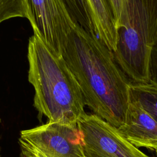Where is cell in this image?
<instances>
[{
	"mask_svg": "<svg viewBox=\"0 0 157 157\" xmlns=\"http://www.w3.org/2000/svg\"><path fill=\"white\" fill-rule=\"evenodd\" d=\"M62 57L80 87L85 105L117 129L121 127L130 102L131 82L113 52L77 22Z\"/></svg>",
	"mask_w": 157,
	"mask_h": 157,
	"instance_id": "1",
	"label": "cell"
},
{
	"mask_svg": "<svg viewBox=\"0 0 157 157\" xmlns=\"http://www.w3.org/2000/svg\"><path fill=\"white\" fill-rule=\"evenodd\" d=\"M29 82L33 86V105L49 121L72 124L83 117L85 101L80 87L61 56L33 30L28 40Z\"/></svg>",
	"mask_w": 157,
	"mask_h": 157,
	"instance_id": "2",
	"label": "cell"
},
{
	"mask_svg": "<svg viewBox=\"0 0 157 157\" xmlns=\"http://www.w3.org/2000/svg\"><path fill=\"white\" fill-rule=\"evenodd\" d=\"M157 44V0H124L115 59L131 82L150 83V61Z\"/></svg>",
	"mask_w": 157,
	"mask_h": 157,
	"instance_id": "3",
	"label": "cell"
},
{
	"mask_svg": "<svg viewBox=\"0 0 157 157\" xmlns=\"http://www.w3.org/2000/svg\"><path fill=\"white\" fill-rule=\"evenodd\" d=\"M26 18L46 44L62 56L64 45L77 23L64 0H23Z\"/></svg>",
	"mask_w": 157,
	"mask_h": 157,
	"instance_id": "4",
	"label": "cell"
},
{
	"mask_svg": "<svg viewBox=\"0 0 157 157\" xmlns=\"http://www.w3.org/2000/svg\"><path fill=\"white\" fill-rule=\"evenodd\" d=\"M19 140L47 157H85L82 134L77 123L48 121L21 131Z\"/></svg>",
	"mask_w": 157,
	"mask_h": 157,
	"instance_id": "5",
	"label": "cell"
},
{
	"mask_svg": "<svg viewBox=\"0 0 157 157\" xmlns=\"http://www.w3.org/2000/svg\"><path fill=\"white\" fill-rule=\"evenodd\" d=\"M82 134L85 157H150L94 114H85L77 123Z\"/></svg>",
	"mask_w": 157,
	"mask_h": 157,
	"instance_id": "6",
	"label": "cell"
},
{
	"mask_svg": "<svg viewBox=\"0 0 157 157\" xmlns=\"http://www.w3.org/2000/svg\"><path fill=\"white\" fill-rule=\"evenodd\" d=\"M117 130L121 136L131 144L157 139V121L139 102L131 97L124 123Z\"/></svg>",
	"mask_w": 157,
	"mask_h": 157,
	"instance_id": "7",
	"label": "cell"
},
{
	"mask_svg": "<svg viewBox=\"0 0 157 157\" xmlns=\"http://www.w3.org/2000/svg\"><path fill=\"white\" fill-rule=\"evenodd\" d=\"M96 36L112 52L117 44V29L108 0H84Z\"/></svg>",
	"mask_w": 157,
	"mask_h": 157,
	"instance_id": "8",
	"label": "cell"
},
{
	"mask_svg": "<svg viewBox=\"0 0 157 157\" xmlns=\"http://www.w3.org/2000/svg\"><path fill=\"white\" fill-rule=\"evenodd\" d=\"M130 97L137 101L157 121V88L152 84L131 82Z\"/></svg>",
	"mask_w": 157,
	"mask_h": 157,
	"instance_id": "9",
	"label": "cell"
},
{
	"mask_svg": "<svg viewBox=\"0 0 157 157\" xmlns=\"http://www.w3.org/2000/svg\"><path fill=\"white\" fill-rule=\"evenodd\" d=\"M72 16L75 20L85 29L94 34L84 0H64Z\"/></svg>",
	"mask_w": 157,
	"mask_h": 157,
	"instance_id": "10",
	"label": "cell"
},
{
	"mask_svg": "<svg viewBox=\"0 0 157 157\" xmlns=\"http://www.w3.org/2000/svg\"><path fill=\"white\" fill-rule=\"evenodd\" d=\"M16 17L26 18L23 0H0V23Z\"/></svg>",
	"mask_w": 157,
	"mask_h": 157,
	"instance_id": "11",
	"label": "cell"
},
{
	"mask_svg": "<svg viewBox=\"0 0 157 157\" xmlns=\"http://www.w3.org/2000/svg\"><path fill=\"white\" fill-rule=\"evenodd\" d=\"M108 1L112 12L117 29H118L122 20L124 0H108Z\"/></svg>",
	"mask_w": 157,
	"mask_h": 157,
	"instance_id": "12",
	"label": "cell"
},
{
	"mask_svg": "<svg viewBox=\"0 0 157 157\" xmlns=\"http://www.w3.org/2000/svg\"><path fill=\"white\" fill-rule=\"evenodd\" d=\"M150 83L157 88V44L153 47L150 56Z\"/></svg>",
	"mask_w": 157,
	"mask_h": 157,
	"instance_id": "13",
	"label": "cell"
},
{
	"mask_svg": "<svg viewBox=\"0 0 157 157\" xmlns=\"http://www.w3.org/2000/svg\"><path fill=\"white\" fill-rule=\"evenodd\" d=\"M136 147H145L150 150L154 151L157 155V139H150L142 141H137L132 143Z\"/></svg>",
	"mask_w": 157,
	"mask_h": 157,
	"instance_id": "14",
	"label": "cell"
},
{
	"mask_svg": "<svg viewBox=\"0 0 157 157\" xmlns=\"http://www.w3.org/2000/svg\"><path fill=\"white\" fill-rule=\"evenodd\" d=\"M19 143H20L21 148H23L28 150L29 152H30L33 155L34 157H47V156L44 155V154L41 153L40 152L32 148L31 147H29L28 145H27L23 141L19 140Z\"/></svg>",
	"mask_w": 157,
	"mask_h": 157,
	"instance_id": "15",
	"label": "cell"
},
{
	"mask_svg": "<svg viewBox=\"0 0 157 157\" xmlns=\"http://www.w3.org/2000/svg\"><path fill=\"white\" fill-rule=\"evenodd\" d=\"M21 148V157H34L33 155L29 152L28 150Z\"/></svg>",
	"mask_w": 157,
	"mask_h": 157,
	"instance_id": "16",
	"label": "cell"
},
{
	"mask_svg": "<svg viewBox=\"0 0 157 157\" xmlns=\"http://www.w3.org/2000/svg\"><path fill=\"white\" fill-rule=\"evenodd\" d=\"M0 157H2L1 155V147H0Z\"/></svg>",
	"mask_w": 157,
	"mask_h": 157,
	"instance_id": "17",
	"label": "cell"
}]
</instances>
